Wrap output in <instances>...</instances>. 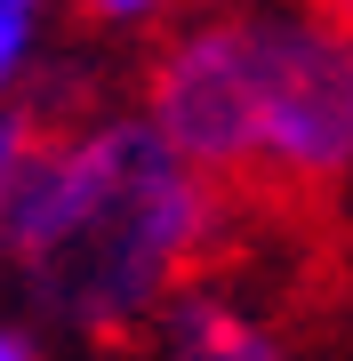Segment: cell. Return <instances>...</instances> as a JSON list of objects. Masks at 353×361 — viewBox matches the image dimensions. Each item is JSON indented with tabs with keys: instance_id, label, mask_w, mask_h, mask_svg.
<instances>
[{
	"instance_id": "6da1fadb",
	"label": "cell",
	"mask_w": 353,
	"mask_h": 361,
	"mask_svg": "<svg viewBox=\"0 0 353 361\" xmlns=\"http://www.w3.org/2000/svg\"><path fill=\"white\" fill-rule=\"evenodd\" d=\"M225 233V193L144 113L32 145L8 209V273L65 337H137Z\"/></svg>"
},
{
	"instance_id": "7a4b0ae2",
	"label": "cell",
	"mask_w": 353,
	"mask_h": 361,
	"mask_svg": "<svg viewBox=\"0 0 353 361\" xmlns=\"http://www.w3.org/2000/svg\"><path fill=\"white\" fill-rule=\"evenodd\" d=\"M144 121L209 177L337 185L353 177V16H193L144 73Z\"/></svg>"
},
{
	"instance_id": "3957f363",
	"label": "cell",
	"mask_w": 353,
	"mask_h": 361,
	"mask_svg": "<svg viewBox=\"0 0 353 361\" xmlns=\"http://www.w3.org/2000/svg\"><path fill=\"white\" fill-rule=\"evenodd\" d=\"M153 361H289V345L249 297L217 281H185L153 313Z\"/></svg>"
},
{
	"instance_id": "277c9868",
	"label": "cell",
	"mask_w": 353,
	"mask_h": 361,
	"mask_svg": "<svg viewBox=\"0 0 353 361\" xmlns=\"http://www.w3.org/2000/svg\"><path fill=\"white\" fill-rule=\"evenodd\" d=\"M40 145V121L25 104H0V265H8V209H16V185H25V161Z\"/></svg>"
},
{
	"instance_id": "5b68a950",
	"label": "cell",
	"mask_w": 353,
	"mask_h": 361,
	"mask_svg": "<svg viewBox=\"0 0 353 361\" xmlns=\"http://www.w3.org/2000/svg\"><path fill=\"white\" fill-rule=\"evenodd\" d=\"M32 49H40V0H0V104L25 80Z\"/></svg>"
},
{
	"instance_id": "8992f818",
	"label": "cell",
	"mask_w": 353,
	"mask_h": 361,
	"mask_svg": "<svg viewBox=\"0 0 353 361\" xmlns=\"http://www.w3.org/2000/svg\"><path fill=\"white\" fill-rule=\"evenodd\" d=\"M80 8H89L97 25H144V16L169 8V0H80Z\"/></svg>"
},
{
	"instance_id": "52a82bcc",
	"label": "cell",
	"mask_w": 353,
	"mask_h": 361,
	"mask_svg": "<svg viewBox=\"0 0 353 361\" xmlns=\"http://www.w3.org/2000/svg\"><path fill=\"white\" fill-rule=\"evenodd\" d=\"M0 361H49V353H40V337H32V329L0 322Z\"/></svg>"
},
{
	"instance_id": "ba28073f",
	"label": "cell",
	"mask_w": 353,
	"mask_h": 361,
	"mask_svg": "<svg viewBox=\"0 0 353 361\" xmlns=\"http://www.w3.org/2000/svg\"><path fill=\"white\" fill-rule=\"evenodd\" d=\"M345 16H353V0H345Z\"/></svg>"
}]
</instances>
